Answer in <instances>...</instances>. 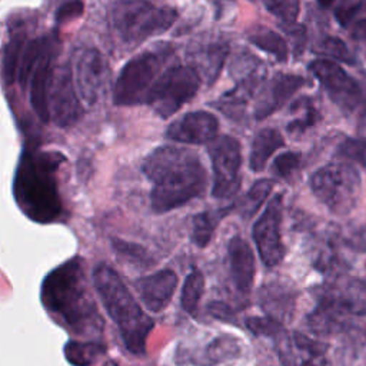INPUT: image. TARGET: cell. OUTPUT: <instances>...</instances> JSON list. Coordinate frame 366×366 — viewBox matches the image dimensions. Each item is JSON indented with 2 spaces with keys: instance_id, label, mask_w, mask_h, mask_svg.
I'll return each instance as SVG.
<instances>
[{
  "instance_id": "6da1fadb",
  "label": "cell",
  "mask_w": 366,
  "mask_h": 366,
  "mask_svg": "<svg viewBox=\"0 0 366 366\" xmlns=\"http://www.w3.org/2000/svg\"><path fill=\"white\" fill-rule=\"evenodd\" d=\"M40 297L59 325L74 335L100 337L104 322L89 292L81 256H74L50 270L41 283Z\"/></svg>"
},
{
  "instance_id": "7a4b0ae2",
  "label": "cell",
  "mask_w": 366,
  "mask_h": 366,
  "mask_svg": "<svg viewBox=\"0 0 366 366\" xmlns=\"http://www.w3.org/2000/svg\"><path fill=\"white\" fill-rule=\"evenodd\" d=\"M142 170L153 182L150 203L156 213L170 212L202 196L207 183L200 159L186 147L154 149L143 160Z\"/></svg>"
},
{
  "instance_id": "3957f363",
  "label": "cell",
  "mask_w": 366,
  "mask_h": 366,
  "mask_svg": "<svg viewBox=\"0 0 366 366\" xmlns=\"http://www.w3.org/2000/svg\"><path fill=\"white\" fill-rule=\"evenodd\" d=\"M64 157L56 152L26 150L13 177V197L20 210L36 223L60 219L63 203L59 194L57 170Z\"/></svg>"
},
{
  "instance_id": "277c9868",
  "label": "cell",
  "mask_w": 366,
  "mask_h": 366,
  "mask_svg": "<svg viewBox=\"0 0 366 366\" xmlns=\"http://www.w3.org/2000/svg\"><path fill=\"white\" fill-rule=\"evenodd\" d=\"M92 282L107 315L116 323L124 347L133 355L146 350L147 336L154 323L136 302L122 277L106 263H99L92 272Z\"/></svg>"
},
{
  "instance_id": "5b68a950",
  "label": "cell",
  "mask_w": 366,
  "mask_h": 366,
  "mask_svg": "<svg viewBox=\"0 0 366 366\" xmlns=\"http://www.w3.org/2000/svg\"><path fill=\"white\" fill-rule=\"evenodd\" d=\"M176 11L157 7L149 0H116L110 9V20L116 33L129 44L166 31L176 20Z\"/></svg>"
},
{
  "instance_id": "8992f818",
  "label": "cell",
  "mask_w": 366,
  "mask_h": 366,
  "mask_svg": "<svg viewBox=\"0 0 366 366\" xmlns=\"http://www.w3.org/2000/svg\"><path fill=\"white\" fill-rule=\"evenodd\" d=\"M360 183V174L350 162L327 163L310 177L315 196L336 214H346L356 206Z\"/></svg>"
},
{
  "instance_id": "52a82bcc",
  "label": "cell",
  "mask_w": 366,
  "mask_h": 366,
  "mask_svg": "<svg viewBox=\"0 0 366 366\" xmlns=\"http://www.w3.org/2000/svg\"><path fill=\"white\" fill-rule=\"evenodd\" d=\"M163 63L164 54L160 51H144L129 60L123 66L114 84V104L134 106L146 103Z\"/></svg>"
},
{
  "instance_id": "ba28073f",
  "label": "cell",
  "mask_w": 366,
  "mask_h": 366,
  "mask_svg": "<svg viewBox=\"0 0 366 366\" xmlns=\"http://www.w3.org/2000/svg\"><path fill=\"white\" fill-rule=\"evenodd\" d=\"M199 84L200 76L193 67L172 66L154 80L146 103L166 119L196 94Z\"/></svg>"
},
{
  "instance_id": "9c48e42d",
  "label": "cell",
  "mask_w": 366,
  "mask_h": 366,
  "mask_svg": "<svg viewBox=\"0 0 366 366\" xmlns=\"http://www.w3.org/2000/svg\"><path fill=\"white\" fill-rule=\"evenodd\" d=\"M213 167L212 194L216 199L232 197L240 184L242 150L240 143L232 136L214 137L209 146Z\"/></svg>"
},
{
  "instance_id": "30bf717a",
  "label": "cell",
  "mask_w": 366,
  "mask_h": 366,
  "mask_svg": "<svg viewBox=\"0 0 366 366\" xmlns=\"http://www.w3.org/2000/svg\"><path fill=\"white\" fill-rule=\"evenodd\" d=\"M282 199L280 193L274 194L267 203L264 212L253 224L252 236L256 243L259 256L264 266H276L285 254L280 236V222H282Z\"/></svg>"
},
{
  "instance_id": "8fae6325",
  "label": "cell",
  "mask_w": 366,
  "mask_h": 366,
  "mask_svg": "<svg viewBox=\"0 0 366 366\" xmlns=\"http://www.w3.org/2000/svg\"><path fill=\"white\" fill-rule=\"evenodd\" d=\"M83 109L73 84L71 69L64 64L53 70L49 87V114L59 127H70L79 122Z\"/></svg>"
},
{
  "instance_id": "7c38bea8",
  "label": "cell",
  "mask_w": 366,
  "mask_h": 366,
  "mask_svg": "<svg viewBox=\"0 0 366 366\" xmlns=\"http://www.w3.org/2000/svg\"><path fill=\"white\" fill-rule=\"evenodd\" d=\"M310 71L317 77L332 102L343 112H353L362 102L359 84L335 61L317 59L310 63Z\"/></svg>"
},
{
  "instance_id": "4fadbf2b",
  "label": "cell",
  "mask_w": 366,
  "mask_h": 366,
  "mask_svg": "<svg viewBox=\"0 0 366 366\" xmlns=\"http://www.w3.org/2000/svg\"><path fill=\"white\" fill-rule=\"evenodd\" d=\"M277 343V355L283 366H326L327 346L299 332L282 333Z\"/></svg>"
},
{
  "instance_id": "5bb4252c",
  "label": "cell",
  "mask_w": 366,
  "mask_h": 366,
  "mask_svg": "<svg viewBox=\"0 0 366 366\" xmlns=\"http://www.w3.org/2000/svg\"><path fill=\"white\" fill-rule=\"evenodd\" d=\"M107 64L103 54L92 47L81 51L76 60V89L84 104L97 102L106 81Z\"/></svg>"
},
{
  "instance_id": "9a60e30c",
  "label": "cell",
  "mask_w": 366,
  "mask_h": 366,
  "mask_svg": "<svg viewBox=\"0 0 366 366\" xmlns=\"http://www.w3.org/2000/svg\"><path fill=\"white\" fill-rule=\"evenodd\" d=\"M316 296L330 300L347 316H366V282L350 276H340L336 280L317 289Z\"/></svg>"
},
{
  "instance_id": "2e32d148",
  "label": "cell",
  "mask_w": 366,
  "mask_h": 366,
  "mask_svg": "<svg viewBox=\"0 0 366 366\" xmlns=\"http://www.w3.org/2000/svg\"><path fill=\"white\" fill-rule=\"evenodd\" d=\"M219 130V122L209 112H190L174 120L166 130V137L189 144L210 143Z\"/></svg>"
},
{
  "instance_id": "e0dca14e",
  "label": "cell",
  "mask_w": 366,
  "mask_h": 366,
  "mask_svg": "<svg viewBox=\"0 0 366 366\" xmlns=\"http://www.w3.org/2000/svg\"><path fill=\"white\" fill-rule=\"evenodd\" d=\"M177 286V276L170 269H163L136 280V289L144 306L153 312H162L170 302Z\"/></svg>"
},
{
  "instance_id": "ac0fdd59",
  "label": "cell",
  "mask_w": 366,
  "mask_h": 366,
  "mask_svg": "<svg viewBox=\"0 0 366 366\" xmlns=\"http://www.w3.org/2000/svg\"><path fill=\"white\" fill-rule=\"evenodd\" d=\"M53 66H51V46L50 43L43 50L41 56L39 57L31 76L29 79L30 84V103L36 113V116L43 122L47 123L50 120L49 114V87L51 81Z\"/></svg>"
},
{
  "instance_id": "d6986e66",
  "label": "cell",
  "mask_w": 366,
  "mask_h": 366,
  "mask_svg": "<svg viewBox=\"0 0 366 366\" xmlns=\"http://www.w3.org/2000/svg\"><path fill=\"white\" fill-rule=\"evenodd\" d=\"M230 273L236 289L249 293L254 279V256L249 243L240 236L230 239L227 246Z\"/></svg>"
},
{
  "instance_id": "ffe728a7",
  "label": "cell",
  "mask_w": 366,
  "mask_h": 366,
  "mask_svg": "<svg viewBox=\"0 0 366 366\" xmlns=\"http://www.w3.org/2000/svg\"><path fill=\"white\" fill-rule=\"evenodd\" d=\"M305 84V79L297 74H276L256 106V119H264L282 107L292 94Z\"/></svg>"
},
{
  "instance_id": "44dd1931",
  "label": "cell",
  "mask_w": 366,
  "mask_h": 366,
  "mask_svg": "<svg viewBox=\"0 0 366 366\" xmlns=\"http://www.w3.org/2000/svg\"><path fill=\"white\" fill-rule=\"evenodd\" d=\"M316 299L317 305L307 316L309 329L319 336L336 335L345 330L347 326V315L330 300L322 296H316Z\"/></svg>"
},
{
  "instance_id": "7402d4cb",
  "label": "cell",
  "mask_w": 366,
  "mask_h": 366,
  "mask_svg": "<svg viewBox=\"0 0 366 366\" xmlns=\"http://www.w3.org/2000/svg\"><path fill=\"white\" fill-rule=\"evenodd\" d=\"M283 146V137L276 129L260 130L252 143L249 166L253 172H262L270 156Z\"/></svg>"
},
{
  "instance_id": "603a6c76",
  "label": "cell",
  "mask_w": 366,
  "mask_h": 366,
  "mask_svg": "<svg viewBox=\"0 0 366 366\" xmlns=\"http://www.w3.org/2000/svg\"><path fill=\"white\" fill-rule=\"evenodd\" d=\"M230 209L232 207H224V209L207 210V212L196 214L193 219L192 242L197 247H204L210 242L219 222L230 212Z\"/></svg>"
},
{
  "instance_id": "cb8c5ba5",
  "label": "cell",
  "mask_w": 366,
  "mask_h": 366,
  "mask_svg": "<svg viewBox=\"0 0 366 366\" xmlns=\"http://www.w3.org/2000/svg\"><path fill=\"white\" fill-rule=\"evenodd\" d=\"M104 353V345L96 340H69L64 346V356L71 366H90Z\"/></svg>"
},
{
  "instance_id": "d4e9b609",
  "label": "cell",
  "mask_w": 366,
  "mask_h": 366,
  "mask_svg": "<svg viewBox=\"0 0 366 366\" xmlns=\"http://www.w3.org/2000/svg\"><path fill=\"white\" fill-rule=\"evenodd\" d=\"M249 40L259 49L264 50L266 53L273 54L280 61H285L289 56V49H287L286 40L280 34L274 33L270 29L256 26L249 33Z\"/></svg>"
},
{
  "instance_id": "484cf974",
  "label": "cell",
  "mask_w": 366,
  "mask_h": 366,
  "mask_svg": "<svg viewBox=\"0 0 366 366\" xmlns=\"http://www.w3.org/2000/svg\"><path fill=\"white\" fill-rule=\"evenodd\" d=\"M293 305V299L289 290L282 286H266L262 290V307L266 310L267 316L274 319H280L290 313Z\"/></svg>"
},
{
  "instance_id": "4316f807",
  "label": "cell",
  "mask_w": 366,
  "mask_h": 366,
  "mask_svg": "<svg viewBox=\"0 0 366 366\" xmlns=\"http://www.w3.org/2000/svg\"><path fill=\"white\" fill-rule=\"evenodd\" d=\"M49 44V40L46 37L34 39L30 40L24 44L21 56H20V64H19V71H17V80L20 81L21 87H26L29 83V79L31 76V71L41 56L43 50Z\"/></svg>"
},
{
  "instance_id": "83f0119b",
  "label": "cell",
  "mask_w": 366,
  "mask_h": 366,
  "mask_svg": "<svg viewBox=\"0 0 366 366\" xmlns=\"http://www.w3.org/2000/svg\"><path fill=\"white\" fill-rule=\"evenodd\" d=\"M24 40L21 36H14L9 40L3 50V59H1V77L6 84H11L19 71L20 64V56L24 47Z\"/></svg>"
},
{
  "instance_id": "f1b7e54d",
  "label": "cell",
  "mask_w": 366,
  "mask_h": 366,
  "mask_svg": "<svg viewBox=\"0 0 366 366\" xmlns=\"http://www.w3.org/2000/svg\"><path fill=\"white\" fill-rule=\"evenodd\" d=\"M240 346L233 336H219L204 349L206 366L233 359L239 355Z\"/></svg>"
},
{
  "instance_id": "f546056e",
  "label": "cell",
  "mask_w": 366,
  "mask_h": 366,
  "mask_svg": "<svg viewBox=\"0 0 366 366\" xmlns=\"http://www.w3.org/2000/svg\"><path fill=\"white\" fill-rule=\"evenodd\" d=\"M204 289V277L199 270H192L182 287V295H180V305L183 310L187 313H196L199 300L203 295Z\"/></svg>"
},
{
  "instance_id": "4dcf8cb0",
  "label": "cell",
  "mask_w": 366,
  "mask_h": 366,
  "mask_svg": "<svg viewBox=\"0 0 366 366\" xmlns=\"http://www.w3.org/2000/svg\"><path fill=\"white\" fill-rule=\"evenodd\" d=\"M226 53H227L226 44H222V43L209 44L202 51V57H197V63L204 70V74L209 79V81H213V79H216V76L219 74L223 66Z\"/></svg>"
},
{
  "instance_id": "1f68e13d",
  "label": "cell",
  "mask_w": 366,
  "mask_h": 366,
  "mask_svg": "<svg viewBox=\"0 0 366 366\" xmlns=\"http://www.w3.org/2000/svg\"><path fill=\"white\" fill-rule=\"evenodd\" d=\"M273 186H274V182L270 179H262V180H257L256 183H253V186L249 189L247 194L244 196V199L242 202L240 212L243 213V216L249 217V216L254 214L257 212V209L262 206V203L267 199Z\"/></svg>"
},
{
  "instance_id": "d6a6232c",
  "label": "cell",
  "mask_w": 366,
  "mask_h": 366,
  "mask_svg": "<svg viewBox=\"0 0 366 366\" xmlns=\"http://www.w3.org/2000/svg\"><path fill=\"white\" fill-rule=\"evenodd\" d=\"M317 51L322 54V56H326V57H332V59H336L339 61H343V63H353V57L350 54V51L347 50L346 44L337 39V37H333V36H326L319 44H317Z\"/></svg>"
},
{
  "instance_id": "836d02e7",
  "label": "cell",
  "mask_w": 366,
  "mask_h": 366,
  "mask_svg": "<svg viewBox=\"0 0 366 366\" xmlns=\"http://www.w3.org/2000/svg\"><path fill=\"white\" fill-rule=\"evenodd\" d=\"M246 327L256 336H269V337H279L283 333L282 323L272 317H247Z\"/></svg>"
},
{
  "instance_id": "e575fe53",
  "label": "cell",
  "mask_w": 366,
  "mask_h": 366,
  "mask_svg": "<svg viewBox=\"0 0 366 366\" xmlns=\"http://www.w3.org/2000/svg\"><path fill=\"white\" fill-rule=\"evenodd\" d=\"M266 9L283 23H292L299 14V0H263Z\"/></svg>"
},
{
  "instance_id": "d590c367",
  "label": "cell",
  "mask_w": 366,
  "mask_h": 366,
  "mask_svg": "<svg viewBox=\"0 0 366 366\" xmlns=\"http://www.w3.org/2000/svg\"><path fill=\"white\" fill-rule=\"evenodd\" d=\"M300 163V154L296 152H286L279 154L273 164H272V172L282 179H287L297 167Z\"/></svg>"
},
{
  "instance_id": "8d00e7d4",
  "label": "cell",
  "mask_w": 366,
  "mask_h": 366,
  "mask_svg": "<svg viewBox=\"0 0 366 366\" xmlns=\"http://www.w3.org/2000/svg\"><path fill=\"white\" fill-rule=\"evenodd\" d=\"M340 156L357 162L363 166H366V140L363 139H349L346 140L339 150Z\"/></svg>"
},
{
  "instance_id": "74e56055",
  "label": "cell",
  "mask_w": 366,
  "mask_h": 366,
  "mask_svg": "<svg viewBox=\"0 0 366 366\" xmlns=\"http://www.w3.org/2000/svg\"><path fill=\"white\" fill-rule=\"evenodd\" d=\"M360 10V0H343L342 4L336 9L335 17L340 26L346 27L350 24L353 17Z\"/></svg>"
},
{
  "instance_id": "f35d334b",
  "label": "cell",
  "mask_w": 366,
  "mask_h": 366,
  "mask_svg": "<svg viewBox=\"0 0 366 366\" xmlns=\"http://www.w3.org/2000/svg\"><path fill=\"white\" fill-rule=\"evenodd\" d=\"M282 27L285 33L289 34L292 40V46L295 47V51L299 53L305 47V40H306V29L302 24H296L295 21L292 23H282Z\"/></svg>"
},
{
  "instance_id": "ab89813d",
  "label": "cell",
  "mask_w": 366,
  "mask_h": 366,
  "mask_svg": "<svg viewBox=\"0 0 366 366\" xmlns=\"http://www.w3.org/2000/svg\"><path fill=\"white\" fill-rule=\"evenodd\" d=\"M113 244H114V249L120 253V254H124L127 256L129 259H133V260H137V262H144L147 259V254H146V250L142 249L140 246L137 244H132V243H127V242H122V240H113Z\"/></svg>"
},
{
  "instance_id": "60d3db41",
  "label": "cell",
  "mask_w": 366,
  "mask_h": 366,
  "mask_svg": "<svg viewBox=\"0 0 366 366\" xmlns=\"http://www.w3.org/2000/svg\"><path fill=\"white\" fill-rule=\"evenodd\" d=\"M316 122V110L310 103L305 104V112H303V117L289 123L287 130L289 132H303L305 129H307L309 126H312Z\"/></svg>"
},
{
  "instance_id": "b9f144b4",
  "label": "cell",
  "mask_w": 366,
  "mask_h": 366,
  "mask_svg": "<svg viewBox=\"0 0 366 366\" xmlns=\"http://www.w3.org/2000/svg\"><path fill=\"white\" fill-rule=\"evenodd\" d=\"M81 10H83V4L81 1L79 0H71V1H67L64 3L56 13V20L59 23H63L66 20H71L77 16L81 14Z\"/></svg>"
},
{
  "instance_id": "7bdbcfd3",
  "label": "cell",
  "mask_w": 366,
  "mask_h": 366,
  "mask_svg": "<svg viewBox=\"0 0 366 366\" xmlns=\"http://www.w3.org/2000/svg\"><path fill=\"white\" fill-rule=\"evenodd\" d=\"M209 310L212 313L213 317L216 319H220L223 322H232L233 320V310L226 305V303H222V302H213L209 305Z\"/></svg>"
},
{
  "instance_id": "ee69618b",
  "label": "cell",
  "mask_w": 366,
  "mask_h": 366,
  "mask_svg": "<svg viewBox=\"0 0 366 366\" xmlns=\"http://www.w3.org/2000/svg\"><path fill=\"white\" fill-rule=\"evenodd\" d=\"M353 37L362 43H366V20L357 21L353 27Z\"/></svg>"
},
{
  "instance_id": "f6af8a7d",
  "label": "cell",
  "mask_w": 366,
  "mask_h": 366,
  "mask_svg": "<svg viewBox=\"0 0 366 366\" xmlns=\"http://www.w3.org/2000/svg\"><path fill=\"white\" fill-rule=\"evenodd\" d=\"M360 123H362L363 126H366V100H365V103H363V110H362V113H360Z\"/></svg>"
},
{
  "instance_id": "bcb514c9",
  "label": "cell",
  "mask_w": 366,
  "mask_h": 366,
  "mask_svg": "<svg viewBox=\"0 0 366 366\" xmlns=\"http://www.w3.org/2000/svg\"><path fill=\"white\" fill-rule=\"evenodd\" d=\"M317 3H319L320 6H323V7H327V6H330L332 3H335V0H317Z\"/></svg>"
}]
</instances>
